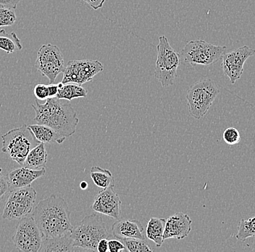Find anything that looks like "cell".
Returning <instances> with one entry per match:
<instances>
[{"instance_id": "32", "label": "cell", "mask_w": 255, "mask_h": 252, "mask_svg": "<svg viewBox=\"0 0 255 252\" xmlns=\"http://www.w3.org/2000/svg\"><path fill=\"white\" fill-rule=\"evenodd\" d=\"M48 94H49V98H56L58 93L59 89H60V83L57 84H49L47 85Z\"/></svg>"}, {"instance_id": "12", "label": "cell", "mask_w": 255, "mask_h": 252, "mask_svg": "<svg viewBox=\"0 0 255 252\" xmlns=\"http://www.w3.org/2000/svg\"><path fill=\"white\" fill-rule=\"evenodd\" d=\"M255 53V49L250 48L248 46H243L223 55V73L229 78L231 84H235L236 81L242 77L245 62Z\"/></svg>"}, {"instance_id": "19", "label": "cell", "mask_w": 255, "mask_h": 252, "mask_svg": "<svg viewBox=\"0 0 255 252\" xmlns=\"http://www.w3.org/2000/svg\"><path fill=\"white\" fill-rule=\"evenodd\" d=\"M47 162V152L44 143H40L27 156L23 167L33 170L44 168Z\"/></svg>"}, {"instance_id": "21", "label": "cell", "mask_w": 255, "mask_h": 252, "mask_svg": "<svg viewBox=\"0 0 255 252\" xmlns=\"http://www.w3.org/2000/svg\"><path fill=\"white\" fill-rule=\"evenodd\" d=\"M88 91L79 84L74 83H60V89L57 93V98L71 101L73 99L85 98L87 97Z\"/></svg>"}, {"instance_id": "26", "label": "cell", "mask_w": 255, "mask_h": 252, "mask_svg": "<svg viewBox=\"0 0 255 252\" xmlns=\"http://www.w3.org/2000/svg\"><path fill=\"white\" fill-rule=\"evenodd\" d=\"M16 22L15 9L0 4V27L12 26Z\"/></svg>"}, {"instance_id": "20", "label": "cell", "mask_w": 255, "mask_h": 252, "mask_svg": "<svg viewBox=\"0 0 255 252\" xmlns=\"http://www.w3.org/2000/svg\"><path fill=\"white\" fill-rule=\"evenodd\" d=\"M165 222L166 220L164 218H152L148 222L146 226V238L152 241L157 247H160L164 242Z\"/></svg>"}, {"instance_id": "14", "label": "cell", "mask_w": 255, "mask_h": 252, "mask_svg": "<svg viewBox=\"0 0 255 252\" xmlns=\"http://www.w3.org/2000/svg\"><path fill=\"white\" fill-rule=\"evenodd\" d=\"M191 224L192 220L189 215L182 212L169 217L165 222L164 242L168 239H175L178 241L185 239L191 232Z\"/></svg>"}, {"instance_id": "27", "label": "cell", "mask_w": 255, "mask_h": 252, "mask_svg": "<svg viewBox=\"0 0 255 252\" xmlns=\"http://www.w3.org/2000/svg\"><path fill=\"white\" fill-rule=\"evenodd\" d=\"M223 138L227 144L236 145L240 141L241 135L238 130L234 127H229L223 132Z\"/></svg>"}, {"instance_id": "13", "label": "cell", "mask_w": 255, "mask_h": 252, "mask_svg": "<svg viewBox=\"0 0 255 252\" xmlns=\"http://www.w3.org/2000/svg\"><path fill=\"white\" fill-rule=\"evenodd\" d=\"M113 188L114 186H112L99 191L92 204V209L98 213L119 220L121 216L122 202Z\"/></svg>"}, {"instance_id": "18", "label": "cell", "mask_w": 255, "mask_h": 252, "mask_svg": "<svg viewBox=\"0 0 255 252\" xmlns=\"http://www.w3.org/2000/svg\"><path fill=\"white\" fill-rule=\"evenodd\" d=\"M28 127L33 132L35 138L40 143L61 144L66 138L57 133L53 129L44 124H31V125H28Z\"/></svg>"}, {"instance_id": "2", "label": "cell", "mask_w": 255, "mask_h": 252, "mask_svg": "<svg viewBox=\"0 0 255 252\" xmlns=\"http://www.w3.org/2000/svg\"><path fill=\"white\" fill-rule=\"evenodd\" d=\"M32 108L36 114L33 120L38 124L51 127L65 138L76 132L79 118L68 100L57 97L48 98L44 104L36 101Z\"/></svg>"}, {"instance_id": "5", "label": "cell", "mask_w": 255, "mask_h": 252, "mask_svg": "<svg viewBox=\"0 0 255 252\" xmlns=\"http://www.w3.org/2000/svg\"><path fill=\"white\" fill-rule=\"evenodd\" d=\"M219 93V89L210 78H204L193 84L186 95L189 114L196 119L203 117Z\"/></svg>"}, {"instance_id": "8", "label": "cell", "mask_w": 255, "mask_h": 252, "mask_svg": "<svg viewBox=\"0 0 255 252\" xmlns=\"http://www.w3.org/2000/svg\"><path fill=\"white\" fill-rule=\"evenodd\" d=\"M36 199V191L31 185L9 191L3 210V219L17 220L28 216L33 211Z\"/></svg>"}, {"instance_id": "11", "label": "cell", "mask_w": 255, "mask_h": 252, "mask_svg": "<svg viewBox=\"0 0 255 252\" xmlns=\"http://www.w3.org/2000/svg\"><path fill=\"white\" fill-rule=\"evenodd\" d=\"M103 63L99 60H73L68 62L63 71L61 82L82 84L94 79L97 73L103 71Z\"/></svg>"}, {"instance_id": "24", "label": "cell", "mask_w": 255, "mask_h": 252, "mask_svg": "<svg viewBox=\"0 0 255 252\" xmlns=\"http://www.w3.org/2000/svg\"><path fill=\"white\" fill-rule=\"evenodd\" d=\"M237 232V239L242 242H245L249 238L255 236V217L245 220H242L239 222Z\"/></svg>"}, {"instance_id": "35", "label": "cell", "mask_w": 255, "mask_h": 252, "mask_svg": "<svg viewBox=\"0 0 255 252\" xmlns=\"http://www.w3.org/2000/svg\"><path fill=\"white\" fill-rule=\"evenodd\" d=\"M80 187L82 190H86L88 188V183L86 181L81 182V184H80Z\"/></svg>"}, {"instance_id": "16", "label": "cell", "mask_w": 255, "mask_h": 252, "mask_svg": "<svg viewBox=\"0 0 255 252\" xmlns=\"http://www.w3.org/2000/svg\"><path fill=\"white\" fill-rule=\"evenodd\" d=\"M113 235L118 239H136L144 240L143 227L135 220H117L112 226Z\"/></svg>"}, {"instance_id": "4", "label": "cell", "mask_w": 255, "mask_h": 252, "mask_svg": "<svg viewBox=\"0 0 255 252\" xmlns=\"http://www.w3.org/2000/svg\"><path fill=\"white\" fill-rule=\"evenodd\" d=\"M1 151L22 166L30 151L40 143L25 124L18 128L8 131L1 136Z\"/></svg>"}, {"instance_id": "1", "label": "cell", "mask_w": 255, "mask_h": 252, "mask_svg": "<svg viewBox=\"0 0 255 252\" xmlns=\"http://www.w3.org/2000/svg\"><path fill=\"white\" fill-rule=\"evenodd\" d=\"M32 218L43 238L65 236L73 228L68 204L63 198L57 195L41 201L33 209Z\"/></svg>"}, {"instance_id": "33", "label": "cell", "mask_w": 255, "mask_h": 252, "mask_svg": "<svg viewBox=\"0 0 255 252\" xmlns=\"http://www.w3.org/2000/svg\"><path fill=\"white\" fill-rule=\"evenodd\" d=\"M21 1L22 0H0V4L15 9L17 4Z\"/></svg>"}, {"instance_id": "10", "label": "cell", "mask_w": 255, "mask_h": 252, "mask_svg": "<svg viewBox=\"0 0 255 252\" xmlns=\"http://www.w3.org/2000/svg\"><path fill=\"white\" fill-rule=\"evenodd\" d=\"M15 232L12 237L14 245L22 252H39L43 236L33 218H23L19 220Z\"/></svg>"}, {"instance_id": "30", "label": "cell", "mask_w": 255, "mask_h": 252, "mask_svg": "<svg viewBox=\"0 0 255 252\" xmlns=\"http://www.w3.org/2000/svg\"><path fill=\"white\" fill-rule=\"evenodd\" d=\"M126 250V247L121 240L108 241V252H120Z\"/></svg>"}, {"instance_id": "34", "label": "cell", "mask_w": 255, "mask_h": 252, "mask_svg": "<svg viewBox=\"0 0 255 252\" xmlns=\"http://www.w3.org/2000/svg\"><path fill=\"white\" fill-rule=\"evenodd\" d=\"M97 252H108V241L107 239H103L99 242L97 244Z\"/></svg>"}, {"instance_id": "22", "label": "cell", "mask_w": 255, "mask_h": 252, "mask_svg": "<svg viewBox=\"0 0 255 252\" xmlns=\"http://www.w3.org/2000/svg\"><path fill=\"white\" fill-rule=\"evenodd\" d=\"M22 48L21 41L15 32L8 33L5 30H0V49L11 54Z\"/></svg>"}, {"instance_id": "29", "label": "cell", "mask_w": 255, "mask_h": 252, "mask_svg": "<svg viewBox=\"0 0 255 252\" xmlns=\"http://www.w3.org/2000/svg\"><path fill=\"white\" fill-rule=\"evenodd\" d=\"M8 192H9V188L7 176H4L2 173V169L0 168V201L2 200Z\"/></svg>"}, {"instance_id": "7", "label": "cell", "mask_w": 255, "mask_h": 252, "mask_svg": "<svg viewBox=\"0 0 255 252\" xmlns=\"http://www.w3.org/2000/svg\"><path fill=\"white\" fill-rule=\"evenodd\" d=\"M226 46H218L203 40L190 41L184 46L180 57L184 63L196 65L214 64L226 53Z\"/></svg>"}, {"instance_id": "17", "label": "cell", "mask_w": 255, "mask_h": 252, "mask_svg": "<svg viewBox=\"0 0 255 252\" xmlns=\"http://www.w3.org/2000/svg\"><path fill=\"white\" fill-rule=\"evenodd\" d=\"M80 251L72 244L70 234L60 237L43 238L42 243L39 252H76Z\"/></svg>"}, {"instance_id": "25", "label": "cell", "mask_w": 255, "mask_h": 252, "mask_svg": "<svg viewBox=\"0 0 255 252\" xmlns=\"http://www.w3.org/2000/svg\"><path fill=\"white\" fill-rule=\"evenodd\" d=\"M126 247L127 251L129 252H151L152 249L148 244L145 243L143 240L136 239H119Z\"/></svg>"}, {"instance_id": "28", "label": "cell", "mask_w": 255, "mask_h": 252, "mask_svg": "<svg viewBox=\"0 0 255 252\" xmlns=\"http://www.w3.org/2000/svg\"><path fill=\"white\" fill-rule=\"evenodd\" d=\"M33 94L36 99L41 101L47 100L49 98V94H48L47 85L43 84H38L35 86L33 88Z\"/></svg>"}, {"instance_id": "23", "label": "cell", "mask_w": 255, "mask_h": 252, "mask_svg": "<svg viewBox=\"0 0 255 252\" xmlns=\"http://www.w3.org/2000/svg\"><path fill=\"white\" fill-rule=\"evenodd\" d=\"M90 175L96 186L102 189L114 186V178L109 170L93 167L91 169Z\"/></svg>"}, {"instance_id": "3", "label": "cell", "mask_w": 255, "mask_h": 252, "mask_svg": "<svg viewBox=\"0 0 255 252\" xmlns=\"http://www.w3.org/2000/svg\"><path fill=\"white\" fill-rule=\"evenodd\" d=\"M72 244L78 250L97 251V244L102 239L110 238L105 222L97 214L87 215L70 233Z\"/></svg>"}, {"instance_id": "6", "label": "cell", "mask_w": 255, "mask_h": 252, "mask_svg": "<svg viewBox=\"0 0 255 252\" xmlns=\"http://www.w3.org/2000/svg\"><path fill=\"white\" fill-rule=\"evenodd\" d=\"M157 49V57L154 76L162 87L173 85L176 79L177 70L181 62L180 54L175 52L170 46L165 36H159Z\"/></svg>"}, {"instance_id": "15", "label": "cell", "mask_w": 255, "mask_h": 252, "mask_svg": "<svg viewBox=\"0 0 255 252\" xmlns=\"http://www.w3.org/2000/svg\"><path fill=\"white\" fill-rule=\"evenodd\" d=\"M45 168L40 170H33L23 167L11 170L7 175L9 191L12 190L26 187L38 178L45 175Z\"/></svg>"}, {"instance_id": "9", "label": "cell", "mask_w": 255, "mask_h": 252, "mask_svg": "<svg viewBox=\"0 0 255 252\" xmlns=\"http://www.w3.org/2000/svg\"><path fill=\"white\" fill-rule=\"evenodd\" d=\"M34 65L42 76L48 78L49 84H54L65 67L61 50L52 44H43L40 47Z\"/></svg>"}, {"instance_id": "31", "label": "cell", "mask_w": 255, "mask_h": 252, "mask_svg": "<svg viewBox=\"0 0 255 252\" xmlns=\"http://www.w3.org/2000/svg\"><path fill=\"white\" fill-rule=\"evenodd\" d=\"M82 1L87 3L88 5L90 6L92 9H98L103 7L105 0H82Z\"/></svg>"}]
</instances>
